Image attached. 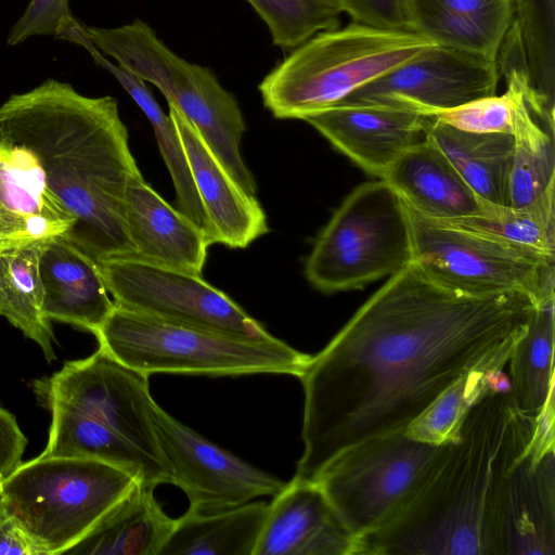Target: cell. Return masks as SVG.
<instances>
[{
  "mask_svg": "<svg viewBox=\"0 0 555 555\" xmlns=\"http://www.w3.org/2000/svg\"><path fill=\"white\" fill-rule=\"evenodd\" d=\"M267 513L261 501L211 514L188 508L159 555H253Z\"/></svg>",
  "mask_w": 555,
  "mask_h": 555,
  "instance_id": "cell-26",
  "label": "cell"
},
{
  "mask_svg": "<svg viewBox=\"0 0 555 555\" xmlns=\"http://www.w3.org/2000/svg\"><path fill=\"white\" fill-rule=\"evenodd\" d=\"M77 23L68 0H31L11 28L7 42L16 46L31 36L49 35L64 39Z\"/></svg>",
  "mask_w": 555,
  "mask_h": 555,
  "instance_id": "cell-36",
  "label": "cell"
},
{
  "mask_svg": "<svg viewBox=\"0 0 555 555\" xmlns=\"http://www.w3.org/2000/svg\"><path fill=\"white\" fill-rule=\"evenodd\" d=\"M382 179L405 205L435 220L470 216L482 209L483 201L428 137L403 152Z\"/></svg>",
  "mask_w": 555,
  "mask_h": 555,
  "instance_id": "cell-22",
  "label": "cell"
},
{
  "mask_svg": "<svg viewBox=\"0 0 555 555\" xmlns=\"http://www.w3.org/2000/svg\"><path fill=\"white\" fill-rule=\"evenodd\" d=\"M154 495V488L140 483L68 554L159 555L175 528Z\"/></svg>",
  "mask_w": 555,
  "mask_h": 555,
  "instance_id": "cell-25",
  "label": "cell"
},
{
  "mask_svg": "<svg viewBox=\"0 0 555 555\" xmlns=\"http://www.w3.org/2000/svg\"><path fill=\"white\" fill-rule=\"evenodd\" d=\"M537 306L521 292H454L415 262L389 276L300 377L304 452L293 478L313 480L351 444L406 429L467 373L503 369Z\"/></svg>",
  "mask_w": 555,
  "mask_h": 555,
  "instance_id": "cell-1",
  "label": "cell"
},
{
  "mask_svg": "<svg viewBox=\"0 0 555 555\" xmlns=\"http://www.w3.org/2000/svg\"><path fill=\"white\" fill-rule=\"evenodd\" d=\"M266 23L275 46L292 50L312 36L339 27L336 0H247Z\"/></svg>",
  "mask_w": 555,
  "mask_h": 555,
  "instance_id": "cell-33",
  "label": "cell"
},
{
  "mask_svg": "<svg viewBox=\"0 0 555 555\" xmlns=\"http://www.w3.org/2000/svg\"><path fill=\"white\" fill-rule=\"evenodd\" d=\"M35 387L46 406L89 416L172 474L154 427L149 377L98 349L88 358L65 362Z\"/></svg>",
  "mask_w": 555,
  "mask_h": 555,
  "instance_id": "cell-12",
  "label": "cell"
},
{
  "mask_svg": "<svg viewBox=\"0 0 555 555\" xmlns=\"http://www.w3.org/2000/svg\"><path fill=\"white\" fill-rule=\"evenodd\" d=\"M455 129L474 133H507L514 131L515 100L507 88L501 95L480 98L461 106L429 114Z\"/></svg>",
  "mask_w": 555,
  "mask_h": 555,
  "instance_id": "cell-35",
  "label": "cell"
},
{
  "mask_svg": "<svg viewBox=\"0 0 555 555\" xmlns=\"http://www.w3.org/2000/svg\"><path fill=\"white\" fill-rule=\"evenodd\" d=\"M74 218L50 193L34 156L0 141V251L64 235Z\"/></svg>",
  "mask_w": 555,
  "mask_h": 555,
  "instance_id": "cell-20",
  "label": "cell"
},
{
  "mask_svg": "<svg viewBox=\"0 0 555 555\" xmlns=\"http://www.w3.org/2000/svg\"><path fill=\"white\" fill-rule=\"evenodd\" d=\"M46 408L51 412V425L48 443L39 456L98 460L126 470L140 485L154 489L172 483L171 473L89 416L54 404Z\"/></svg>",
  "mask_w": 555,
  "mask_h": 555,
  "instance_id": "cell-23",
  "label": "cell"
},
{
  "mask_svg": "<svg viewBox=\"0 0 555 555\" xmlns=\"http://www.w3.org/2000/svg\"><path fill=\"white\" fill-rule=\"evenodd\" d=\"M404 206L413 262L438 284L472 296L521 292L537 304L554 295L555 256L463 230Z\"/></svg>",
  "mask_w": 555,
  "mask_h": 555,
  "instance_id": "cell-9",
  "label": "cell"
},
{
  "mask_svg": "<svg viewBox=\"0 0 555 555\" xmlns=\"http://www.w3.org/2000/svg\"><path fill=\"white\" fill-rule=\"evenodd\" d=\"M81 47L91 54L95 63L117 79L149 119L160 154L172 179L177 208L197 225L206 236V216L185 151L172 119L159 107L142 79L120 65H115L106 60L89 39L83 40Z\"/></svg>",
  "mask_w": 555,
  "mask_h": 555,
  "instance_id": "cell-28",
  "label": "cell"
},
{
  "mask_svg": "<svg viewBox=\"0 0 555 555\" xmlns=\"http://www.w3.org/2000/svg\"><path fill=\"white\" fill-rule=\"evenodd\" d=\"M486 385L490 392L506 393L511 392V380L508 375L503 372V369L489 370L486 373Z\"/></svg>",
  "mask_w": 555,
  "mask_h": 555,
  "instance_id": "cell-41",
  "label": "cell"
},
{
  "mask_svg": "<svg viewBox=\"0 0 555 555\" xmlns=\"http://www.w3.org/2000/svg\"><path fill=\"white\" fill-rule=\"evenodd\" d=\"M412 31L444 46L498 60L508 29L443 9L428 0H409Z\"/></svg>",
  "mask_w": 555,
  "mask_h": 555,
  "instance_id": "cell-31",
  "label": "cell"
},
{
  "mask_svg": "<svg viewBox=\"0 0 555 555\" xmlns=\"http://www.w3.org/2000/svg\"><path fill=\"white\" fill-rule=\"evenodd\" d=\"M438 46L420 34L352 22L292 49L260 82L264 106L279 119H302Z\"/></svg>",
  "mask_w": 555,
  "mask_h": 555,
  "instance_id": "cell-4",
  "label": "cell"
},
{
  "mask_svg": "<svg viewBox=\"0 0 555 555\" xmlns=\"http://www.w3.org/2000/svg\"><path fill=\"white\" fill-rule=\"evenodd\" d=\"M499 555H555V440L535 431L509 474L500 513Z\"/></svg>",
  "mask_w": 555,
  "mask_h": 555,
  "instance_id": "cell-15",
  "label": "cell"
},
{
  "mask_svg": "<svg viewBox=\"0 0 555 555\" xmlns=\"http://www.w3.org/2000/svg\"><path fill=\"white\" fill-rule=\"evenodd\" d=\"M442 444L415 439L406 429L370 437L336 454L313 480L358 540L406 502Z\"/></svg>",
  "mask_w": 555,
  "mask_h": 555,
  "instance_id": "cell-10",
  "label": "cell"
},
{
  "mask_svg": "<svg viewBox=\"0 0 555 555\" xmlns=\"http://www.w3.org/2000/svg\"><path fill=\"white\" fill-rule=\"evenodd\" d=\"M0 141L34 156L48 190L74 218L66 238L96 262L133 257L125 198L140 170L114 98L47 79L0 106Z\"/></svg>",
  "mask_w": 555,
  "mask_h": 555,
  "instance_id": "cell-2",
  "label": "cell"
},
{
  "mask_svg": "<svg viewBox=\"0 0 555 555\" xmlns=\"http://www.w3.org/2000/svg\"><path fill=\"white\" fill-rule=\"evenodd\" d=\"M538 417L520 412L511 392L478 399L406 502L357 540L356 555H499L505 487Z\"/></svg>",
  "mask_w": 555,
  "mask_h": 555,
  "instance_id": "cell-3",
  "label": "cell"
},
{
  "mask_svg": "<svg viewBox=\"0 0 555 555\" xmlns=\"http://www.w3.org/2000/svg\"><path fill=\"white\" fill-rule=\"evenodd\" d=\"M85 31L98 50L160 90L233 179L256 196V182L240 150L246 129L240 105L209 68L176 54L141 20L113 28L85 26Z\"/></svg>",
  "mask_w": 555,
  "mask_h": 555,
  "instance_id": "cell-7",
  "label": "cell"
},
{
  "mask_svg": "<svg viewBox=\"0 0 555 555\" xmlns=\"http://www.w3.org/2000/svg\"><path fill=\"white\" fill-rule=\"evenodd\" d=\"M0 498H1V492H0Z\"/></svg>",
  "mask_w": 555,
  "mask_h": 555,
  "instance_id": "cell-42",
  "label": "cell"
},
{
  "mask_svg": "<svg viewBox=\"0 0 555 555\" xmlns=\"http://www.w3.org/2000/svg\"><path fill=\"white\" fill-rule=\"evenodd\" d=\"M357 538L315 480L293 478L268 504L253 555H356Z\"/></svg>",
  "mask_w": 555,
  "mask_h": 555,
  "instance_id": "cell-17",
  "label": "cell"
},
{
  "mask_svg": "<svg viewBox=\"0 0 555 555\" xmlns=\"http://www.w3.org/2000/svg\"><path fill=\"white\" fill-rule=\"evenodd\" d=\"M442 222L555 256V183L527 205L515 207L483 201L480 212Z\"/></svg>",
  "mask_w": 555,
  "mask_h": 555,
  "instance_id": "cell-30",
  "label": "cell"
},
{
  "mask_svg": "<svg viewBox=\"0 0 555 555\" xmlns=\"http://www.w3.org/2000/svg\"><path fill=\"white\" fill-rule=\"evenodd\" d=\"M488 371L474 370L455 382L410 424L408 434L437 446L449 441L470 405L490 392L485 378Z\"/></svg>",
  "mask_w": 555,
  "mask_h": 555,
  "instance_id": "cell-34",
  "label": "cell"
},
{
  "mask_svg": "<svg viewBox=\"0 0 555 555\" xmlns=\"http://www.w3.org/2000/svg\"><path fill=\"white\" fill-rule=\"evenodd\" d=\"M301 120L379 179L403 152L427 137L426 115L393 106L337 104Z\"/></svg>",
  "mask_w": 555,
  "mask_h": 555,
  "instance_id": "cell-16",
  "label": "cell"
},
{
  "mask_svg": "<svg viewBox=\"0 0 555 555\" xmlns=\"http://www.w3.org/2000/svg\"><path fill=\"white\" fill-rule=\"evenodd\" d=\"M34 555L14 518L0 498V555Z\"/></svg>",
  "mask_w": 555,
  "mask_h": 555,
  "instance_id": "cell-40",
  "label": "cell"
},
{
  "mask_svg": "<svg viewBox=\"0 0 555 555\" xmlns=\"http://www.w3.org/2000/svg\"><path fill=\"white\" fill-rule=\"evenodd\" d=\"M498 81V60L438 44L338 104L385 105L429 115L494 95Z\"/></svg>",
  "mask_w": 555,
  "mask_h": 555,
  "instance_id": "cell-14",
  "label": "cell"
},
{
  "mask_svg": "<svg viewBox=\"0 0 555 555\" xmlns=\"http://www.w3.org/2000/svg\"><path fill=\"white\" fill-rule=\"evenodd\" d=\"M159 444L172 470V485L188 496L189 508L211 514L278 495L287 482L210 442L164 411L152 406Z\"/></svg>",
  "mask_w": 555,
  "mask_h": 555,
  "instance_id": "cell-13",
  "label": "cell"
},
{
  "mask_svg": "<svg viewBox=\"0 0 555 555\" xmlns=\"http://www.w3.org/2000/svg\"><path fill=\"white\" fill-rule=\"evenodd\" d=\"M99 349L146 377L285 374L300 378L311 359L279 338L250 340L164 321L115 305L94 335Z\"/></svg>",
  "mask_w": 555,
  "mask_h": 555,
  "instance_id": "cell-6",
  "label": "cell"
},
{
  "mask_svg": "<svg viewBox=\"0 0 555 555\" xmlns=\"http://www.w3.org/2000/svg\"><path fill=\"white\" fill-rule=\"evenodd\" d=\"M48 238L0 251V315L55 360L51 320L43 309L39 259Z\"/></svg>",
  "mask_w": 555,
  "mask_h": 555,
  "instance_id": "cell-27",
  "label": "cell"
},
{
  "mask_svg": "<svg viewBox=\"0 0 555 555\" xmlns=\"http://www.w3.org/2000/svg\"><path fill=\"white\" fill-rule=\"evenodd\" d=\"M413 262L404 203L383 179L357 186L319 234L305 274L322 293L361 288Z\"/></svg>",
  "mask_w": 555,
  "mask_h": 555,
  "instance_id": "cell-8",
  "label": "cell"
},
{
  "mask_svg": "<svg viewBox=\"0 0 555 555\" xmlns=\"http://www.w3.org/2000/svg\"><path fill=\"white\" fill-rule=\"evenodd\" d=\"M446 10L508 29L514 20L511 0H428Z\"/></svg>",
  "mask_w": 555,
  "mask_h": 555,
  "instance_id": "cell-38",
  "label": "cell"
},
{
  "mask_svg": "<svg viewBox=\"0 0 555 555\" xmlns=\"http://www.w3.org/2000/svg\"><path fill=\"white\" fill-rule=\"evenodd\" d=\"M168 105L206 216L208 243L246 248L269 230L262 207L233 179L185 116Z\"/></svg>",
  "mask_w": 555,
  "mask_h": 555,
  "instance_id": "cell-18",
  "label": "cell"
},
{
  "mask_svg": "<svg viewBox=\"0 0 555 555\" xmlns=\"http://www.w3.org/2000/svg\"><path fill=\"white\" fill-rule=\"evenodd\" d=\"M27 439L15 417L0 405V479L10 476L22 463Z\"/></svg>",
  "mask_w": 555,
  "mask_h": 555,
  "instance_id": "cell-39",
  "label": "cell"
},
{
  "mask_svg": "<svg viewBox=\"0 0 555 555\" xmlns=\"http://www.w3.org/2000/svg\"><path fill=\"white\" fill-rule=\"evenodd\" d=\"M138 483L98 460L38 456L4 478L0 492L34 555H52L83 541Z\"/></svg>",
  "mask_w": 555,
  "mask_h": 555,
  "instance_id": "cell-5",
  "label": "cell"
},
{
  "mask_svg": "<svg viewBox=\"0 0 555 555\" xmlns=\"http://www.w3.org/2000/svg\"><path fill=\"white\" fill-rule=\"evenodd\" d=\"M426 134L480 199L508 206L512 134L462 131L431 116Z\"/></svg>",
  "mask_w": 555,
  "mask_h": 555,
  "instance_id": "cell-24",
  "label": "cell"
},
{
  "mask_svg": "<svg viewBox=\"0 0 555 555\" xmlns=\"http://www.w3.org/2000/svg\"><path fill=\"white\" fill-rule=\"evenodd\" d=\"M39 273L46 315L95 335L115 308L99 263L64 235H56L46 242Z\"/></svg>",
  "mask_w": 555,
  "mask_h": 555,
  "instance_id": "cell-21",
  "label": "cell"
},
{
  "mask_svg": "<svg viewBox=\"0 0 555 555\" xmlns=\"http://www.w3.org/2000/svg\"><path fill=\"white\" fill-rule=\"evenodd\" d=\"M0 483H1V479H0Z\"/></svg>",
  "mask_w": 555,
  "mask_h": 555,
  "instance_id": "cell-43",
  "label": "cell"
},
{
  "mask_svg": "<svg viewBox=\"0 0 555 555\" xmlns=\"http://www.w3.org/2000/svg\"><path fill=\"white\" fill-rule=\"evenodd\" d=\"M98 263L118 307L245 339L266 341L275 338L202 275L134 257H115Z\"/></svg>",
  "mask_w": 555,
  "mask_h": 555,
  "instance_id": "cell-11",
  "label": "cell"
},
{
  "mask_svg": "<svg viewBox=\"0 0 555 555\" xmlns=\"http://www.w3.org/2000/svg\"><path fill=\"white\" fill-rule=\"evenodd\" d=\"M530 80L540 101L554 109L555 0H511Z\"/></svg>",
  "mask_w": 555,
  "mask_h": 555,
  "instance_id": "cell-32",
  "label": "cell"
},
{
  "mask_svg": "<svg viewBox=\"0 0 555 555\" xmlns=\"http://www.w3.org/2000/svg\"><path fill=\"white\" fill-rule=\"evenodd\" d=\"M125 221L134 258L202 275L210 246L204 232L168 204L141 172L128 183Z\"/></svg>",
  "mask_w": 555,
  "mask_h": 555,
  "instance_id": "cell-19",
  "label": "cell"
},
{
  "mask_svg": "<svg viewBox=\"0 0 555 555\" xmlns=\"http://www.w3.org/2000/svg\"><path fill=\"white\" fill-rule=\"evenodd\" d=\"M555 295L538 304L509 357L511 395L517 409L538 417L554 397Z\"/></svg>",
  "mask_w": 555,
  "mask_h": 555,
  "instance_id": "cell-29",
  "label": "cell"
},
{
  "mask_svg": "<svg viewBox=\"0 0 555 555\" xmlns=\"http://www.w3.org/2000/svg\"><path fill=\"white\" fill-rule=\"evenodd\" d=\"M352 22L412 31L409 0H336Z\"/></svg>",
  "mask_w": 555,
  "mask_h": 555,
  "instance_id": "cell-37",
  "label": "cell"
}]
</instances>
